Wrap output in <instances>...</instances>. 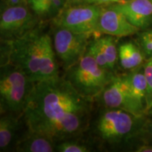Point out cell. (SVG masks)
I'll return each mask as SVG.
<instances>
[{"instance_id": "1", "label": "cell", "mask_w": 152, "mask_h": 152, "mask_svg": "<svg viewBox=\"0 0 152 152\" xmlns=\"http://www.w3.org/2000/svg\"><path fill=\"white\" fill-rule=\"evenodd\" d=\"M93 99L60 76L35 83L22 115L29 132L53 142L71 140L87 128Z\"/></svg>"}, {"instance_id": "2", "label": "cell", "mask_w": 152, "mask_h": 152, "mask_svg": "<svg viewBox=\"0 0 152 152\" xmlns=\"http://www.w3.org/2000/svg\"><path fill=\"white\" fill-rule=\"evenodd\" d=\"M1 64L16 66L35 83L59 76L52 37L41 25L20 37L1 39Z\"/></svg>"}, {"instance_id": "3", "label": "cell", "mask_w": 152, "mask_h": 152, "mask_svg": "<svg viewBox=\"0 0 152 152\" xmlns=\"http://www.w3.org/2000/svg\"><path fill=\"white\" fill-rule=\"evenodd\" d=\"M34 85L35 83L16 66L11 63L1 64V114L22 115Z\"/></svg>"}, {"instance_id": "4", "label": "cell", "mask_w": 152, "mask_h": 152, "mask_svg": "<svg viewBox=\"0 0 152 152\" xmlns=\"http://www.w3.org/2000/svg\"><path fill=\"white\" fill-rule=\"evenodd\" d=\"M144 127V115L138 116L122 109L106 108L96 120L95 132L102 141L117 144L135 136Z\"/></svg>"}, {"instance_id": "5", "label": "cell", "mask_w": 152, "mask_h": 152, "mask_svg": "<svg viewBox=\"0 0 152 152\" xmlns=\"http://www.w3.org/2000/svg\"><path fill=\"white\" fill-rule=\"evenodd\" d=\"M66 71L65 78L74 88L83 96L93 100L100 96L115 75L113 71L101 67L87 52Z\"/></svg>"}, {"instance_id": "6", "label": "cell", "mask_w": 152, "mask_h": 152, "mask_svg": "<svg viewBox=\"0 0 152 152\" xmlns=\"http://www.w3.org/2000/svg\"><path fill=\"white\" fill-rule=\"evenodd\" d=\"M102 6L80 4L66 7L52 19L53 26H59L76 33L96 36V27Z\"/></svg>"}, {"instance_id": "7", "label": "cell", "mask_w": 152, "mask_h": 152, "mask_svg": "<svg viewBox=\"0 0 152 152\" xmlns=\"http://www.w3.org/2000/svg\"><path fill=\"white\" fill-rule=\"evenodd\" d=\"M53 26L52 41L55 53L64 68L68 70L84 56L90 42L89 39L93 35L76 33L66 28Z\"/></svg>"}, {"instance_id": "8", "label": "cell", "mask_w": 152, "mask_h": 152, "mask_svg": "<svg viewBox=\"0 0 152 152\" xmlns=\"http://www.w3.org/2000/svg\"><path fill=\"white\" fill-rule=\"evenodd\" d=\"M39 20L29 6H14L1 9V39H11L20 37L37 27Z\"/></svg>"}, {"instance_id": "9", "label": "cell", "mask_w": 152, "mask_h": 152, "mask_svg": "<svg viewBox=\"0 0 152 152\" xmlns=\"http://www.w3.org/2000/svg\"><path fill=\"white\" fill-rule=\"evenodd\" d=\"M100 96L105 108L122 109L138 116L146 115L133 98L125 74L115 75Z\"/></svg>"}, {"instance_id": "10", "label": "cell", "mask_w": 152, "mask_h": 152, "mask_svg": "<svg viewBox=\"0 0 152 152\" xmlns=\"http://www.w3.org/2000/svg\"><path fill=\"white\" fill-rule=\"evenodd\" d=\"M140 30L112 4L102 6L96 27V37L101 35H109L116 37H128L138 33Z\"/></svg>"}, {"instance_id": "11", "label": "cell", "mask_w": 152, "mask_h": 152, "mask_svg": "<svg viewBox=\"0 0 152 152\" xmlns=\"http://www.w3.org/2000/svg\"><path fill=\"white\" fill-rule=\"evenodd\" d=\"M112 5L140 30L147 29L152 23V0H130Z\"/></svg>"}, {"instance_id": "12", "label": "cell", "mask_w": 152, "mask_h": 152, "mask_svg": "<svg viewBox=\"0 0 152 152\" xmlns=\"http://www.w3.org/2000/svg\"><path fill=\"white\" fill-rule=\"evenodd\" d=\"M143 65L130 71L128 73L125 74V76L133 98L146 113L147 83L144 75Z\"/></svg>"}, {"instance_id": "13", "label": "cell", "mask_w": 152, "mask_h": 152, "mask_svg": "<svg viewBox=\"0 0 152 152\" xmlns=\"http://www.w3.org/2000/svg\"><path fill=\"white\" fill-rule=\"evenodd\" d=\"M118 49L120 66L124 70L132 71L145 62V56L137 43L126 42L120 45Z\"/></svg>"}, {"instance_id": "14", "label": "cell", "mask_w": 152, "mask_h": 152, "mask_svg": "<svg viewBox=\"0 0 152 152\" xmlns=\"http://www.w3.org/2000/svg\"><path fill=\"white\" fill-rule=\"evenodd\" d=\"M15 149L20 152H53L56 151V144L46 137L29 132L17 141Z\"/></svg>"}, {"instance_id": "15", "label": "cell", "mask_w": 152, "mask_h": 152, "mask_svg": "<svg viewBox=\"0 0 152 152\" xmlns=\"http://www.w3.org/2000/svg\"><path fill=\"white\" fill-rule=\"evenodd\" d=\"M67 0H30L29 7L39 20L53 19L66 7Z\"/></svg>"}, {"instance_id": "16", "label": "cell", "mask_w": 152, "mask_h": 152, "mask_svg": "<svg viewBox=\"0 0 152 152\" xmlns=\"http://www.w3.org/2000/svg\"><path fill=\"white\" fill-rule=\"evenodd\" d=\"M0 119V149L5 151L14 140L18 128V116L1 113Z\"/></svg>"}, {"instance_id": "17", "label": "cell", "mask_w": 152, "mask_h": 152, "mask_svg": "<svg viewBox=\"0 0 152 152\" xmlns=\"http://www.w3.org/2000/svg\"><path fill=\"white\" fill-rule=\"evenodd\" d=\"M96 37L105 56L109 68L111 71L114 72L117 60L118 59V49L116 46V37L109 35H101Z\"/></svg>"}, {"instance_id": "18", "label": "cell", "mask_w": 152, "mask_h": 152, "mask_svg": "<svg viewBox=\"0 0 152 152\" xmlns=\"http://www.w3.org/2000/svg\"><path fill=\"white\" fill-rule=\"evenodd\" d=\"M86 52L94 58L95 61L101 67L110 70L107 62H106L105 56L102 52V49H101L99 44L96 37H94V39L90 41L88 46H87Z\"/></svg>"}, {"instance_id": "19", "label": "cell", "mask_w": 152, "mask_h": 152, "mask_svg": "<svg viewBox=\"0 0 152 152\" xmlns=\"http://www.w3.org/2000/svg\"><path fill=\"white\" fill-rule=\"evenodd\" d=\"M56 151L59 152H89L91 150L88 147L75 140H66L56 144Z\"/></svg>"}, {"instance_id": "20", "label": "cell", "mask_w": 152, "mask_h": 152, "mask_svg": "<svg viewBox=\"0 0 152 152\" xmlns=\"http://www.w3.org/2000/svg\"><path fill=\"white\" fill-rule=\"evenodd\" d=\"M137 43L147 59L152 58V29L144 30L139 34Z\"/></svg>"}, {"instance_id": "21", "label": "cell", "mask_w": 152, "mask_h": 152, "mask_svg": "<svg viewBox=\"0 0 152 152\" xmlns=\"http://www.w3.org/2000/svg\"><path fill=\"white\" fill-rule=\"evenodd\" d=\"M144 72L147 83V110L146 113L152 106V58H148L144 63Z\"/></svg>"}, {"instance_id": "22", "label": "cell", "mask_w": 152, "mask_h": 152, "mask_svg": "<svg viewBox=\"0 0 152 152\" xmlns=\"http://www.w3.org/2000/svg\"><path fill=\"white\" fill-rule=\"evenodd\" d=\"M30 0H1V9L14 6H29Z\"/></svg>"}, {"instance_id": "23", "label": "cell", "mask_w": 152, "mask_h": 152, "mask_svg": "<svg viewBox=\"0 0 152 152\" xmlns=\"http://www.w3.org/2000/svg\"><path fill=\"white\" fill-rule=\"evenodd\" d=\"M136 151L139 152H152V144H147L141 145L137 149Z\"/></svg>"}, {"instance_id": "24", "label": "cell", "mask_w": 152, "mask_h": 152, "mask_svg": "<svg viewBox=\"0 0 152 152\" xmlns=\"http://www.w3.org/2000/svg\"><path fill=\"white\" fill-rule=\"evenodd\" d=\"M123 0H98L96 4L101 6H106L112 4L121 2Z\"/></svg>"}, {"instance_id": "25", "label": "cell", "mask_w": 152, "mask_h": 152, "mask_svg": "<svg viewBox=\"0 0 152 152\" xmlns=\"http://www.w3.org/2000/svg\"><path fill=\"white\" fill-rule=\"evenodd\" d=\"M85 2H86V0H67V4H66V7L85 4Z\"/></svg>"}, {"instance_id": "26", "label": "cell", "mask_w": 152, "mask_h": 152, "mask_svg": "<svg viewBox=\"0 0 152 152\" xmlns=\"http://www.w3.org/2000/svg\"><path fill=\"white\" fill-rule=\"evenodd\" d=\"M98 0H86L85 4H96Z\"/></svg>"}, {"instance_id": "27", "label": "cell", "mask_w": 152, "mask_h": 152, "mask_svg": "<svg viewBox=\"0 0 152 152\" xmlns=\"http://www.w3.org/2000/svg\"><path fill=\"white\" fill-rule=\"evenodd\" d=\"M148 131H149V134L150 135V137H151L152 140V123L149 125V128H148Z\"/></svg>"}, {"instance_id": "28", "label": "cell", "mask_w": 152, "mask_h": 152, "mask_svg": "<svg viewBox=\"0 0 152 152\" xmlns=\"http://www.w3.org/2000/svg\"><path fill=\"white\" fill-rule=\"evenodd\" d=\"M147 114H151V115H152V106H151V108H150V109H149Z\"/></svg>"}, {"instance_id": "29", "label": "cell", "mask_w": 152, "mask_h": 152, "mask_svg": "<svg viewBox=\"0 0 152 152\" xmlns=\"http://www.w3.org/2000/svg\"><path fill=\"white\" fill-rule=\"evenodd\" d=\"M130 1V0H123L122 1Z\"/></svg>"}]
</instances>
